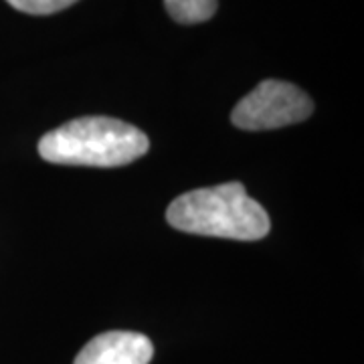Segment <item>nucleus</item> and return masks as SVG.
<instances>
[{"label": "nucleus", "mask_w": 364, "mask_h": 364, "mask_svg": "<svg viewBox=\"0 0 364 364\" xmlns=\"http://www.w3.org/2000/svg\"><path fill=\"white\" fill-rule=\"evenodd\" d=\"M150 140L142 130L122 119L87 116L71 119L47 132L39 140V154L51 164L116 168L142 158Z\"/></svg>", "instance_id": "nucleus-1"}, {"label": "nucleus", "mask_w": 364, "mask_h": 364, "mask_svg": "<svg viewBox=\"0 0 364 364\" xmlns=\"http://www.w3.org/2000/svg\"><path fill=\"white\" fill-rule=\"evenodd\" d=\"M166 221L182 233L237 241H259L272 229L269 215L247 195L241 182L196 188L176 196L166 210Z\"/></svg>", "instance_id": "nucleus-2"}, {"label": "nucleus", "mask_w": 364, "mask_h": 364, "mask_svg": "<svg viewBox=\"0 0 364 364\" xmlns=\"http://www.w3.org/2000/svg\"><path fill=\"white\" fill-rule=\"evenodd\" d=\"M312 112L310 95L298 85L279 79H265L243 100H239L231 112V122L247 132L275 130L299 124L312 116Z\"/></svg>", "instance_id": "nucleus-3"}, {"label": "nucleus", "mask_w": 364, "mask_h": 364, "mask_svg": "<svg viewBox=\"0 0 364 364\" xmlns=\"http://www.w3.org/2000/svg\"><path fill=\"white\" fill-rule=\"evenodd\" d=\"M154 346L148 336L126 330H112L91 338L73 364H148Z\"/></svg>", "instance_id": "nucleus-4"}, {"label": "nucleus", "mask_w": 364, "mask_h": 364, "mask_svg": "<svg viewBox=\"0 0 364 364\" xmlns=\"http://www.w3.org/2000/svg\"><path fill=\"white\" fill-rule=\"evenodd\" d=\"M168 14L181 25H198L213 18L219 0H164Z\"/></svg>", "instance_id": "nucleus-5"}, {"label": "nucleus", "mask_w": 364, "mask_h": 364, "mask_svg": "<svg viewBox=\"0 0 364 364\" xmlns=\"http://www.w3.org/2000/svg\"><path fill=\"white\" fill-rule=\"evenodd\" d=\"M6 2L21 13L43 16V14L59 13L67 6L75 4L77 0H6Z\"/></svg>", "instance_id": "nucleus-6"}]
</instances>
